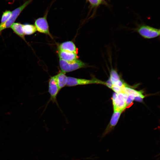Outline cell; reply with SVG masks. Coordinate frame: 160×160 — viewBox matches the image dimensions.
<instances>
[{
	"instance_id": "1",
	"label": "cell",
	"mask_w": 160,
	"mask_h": 160,
	"mask_svg": "<svg viewBox=\"0 0 160 160\" xmlns=\"http://www.w3.org/2000/svg\"><path fill=\"white\" fill-rule=\"evenodd\" d=\"M93 84H102L105 85V82L94 77H92V79H87L68 76V81L66 86L71 87Z\"/></svg>"
},
{
	"instance_id": "2",
	"label": "cell",
	"mask_w": 160,
	"mask_h": 160,
	"mask_svg": "<svg viewBox=\"0 0 160 160\" xmlns=\"http://www.w3.org/2000/svg\"><path fill=\"white\" fill-rule=\"evenodd\" d=\"M61 71L66 73L87 67V64L79 60L72 62H67L59 58Z\"/></svg>"
},
{
	"instance_id": "3",
	"label": "cell",
	"mask_w": 160,
	"mask_h": 160,
	"mask_svg": "<svg viewBox=\"0 0 160 160\" xmlns=\"http://www.w3.org/2000/svg\"><path fill=\"white\" fill-rule=\"evenodd\" d=\"M135 30L142 37L146 39L154 38L160 35L159 29L145 25H139Z\"/></svg>"
},
{
	"instance_id": "4",
	"label": "cell",
	"mask_w": 160,
	"mask_h": 160,
	"mask_svg": "<svg viewBox=\"0 0 160 160\" xmlns=\"http://www.w3.org/2000/svg\"><path fill=\"white\" fill-rule=\"evenodd\" d=\"M128 95L121 92L114 93L112 97L114 111L122 112L127 107L126 100Z\"/></svg>"
},
{
	"instance_id": "5",
	"label": "cell",
	"mask_w": 160,
	"mask_h": 160,
	"mask_svg": "<svg viewBox=\"0 0 160 160\" xmlns=\"http://www.w3.org/2000/svg\"><path fill=\"white\" fill-rule=\"evenodd\" d=\"M32 0H28L23 4L16 8L12 12V14L10 18L5 23L1 24V32L4 29L10 28L15 23V21L23 10L30 4Z\"/></svg>"
},
{
	"instance_id": "6",
	"label": "cell",
	"mask_w": 160,
	"mask_h": 160,
	"mask_svg": "<svg viewBox=\"0 0 160 160\" xmlns=\"http://www.w3.org/2000/svg\"><path fill=\"white\" fill-rule=\"evenodd\" d=\"M48 91L50 95L49 101L56 103L58 105L57 97L60 90L57 83L55 75L51 76L49 80Z\"/></svg>"
},
{
	"instance_id": "7",
	"label": "cell",
	"mask_w": 160,
	"mask_h": 160,
	"mask_svg": "<svg viewBox=\"0 0 160 160\" xmlns=\"http://www.w3.org/2000/svg\"><path fill=\"white\" fill-rule=\"evenodd\" d=\"M34 25L37 31L39 33L48 35L52 38L49 31V26L47 20V15L43 17L36 19L35 21Z\"/></svg>"
},
{
	"instance_id": "8",
	"label": "cell",
	"mask_w": 160,
	"mask_h": 160,
	"mask_svg": "<svg viewBox=\"0 0 160 160\" xmlns=\"http://www.w3.org/2000/svg\"><path fill=\"white\" fill-rule=\"evenodd\" d=\"M121 113L120 111H114L110 123L103 133L102 137H104L113 129L118 122Z\"/></svg>"
},
{
	"instance_id": "9",
	"label": "cell",
	"mask_w": 160,
	"mask_h": 160,
	"mask_svg": "<svg viewBox=\"0 0 160 160\" xmlns=\"http://www.w3.org/2000/svg\"><path fill=\"white\" fill-rule=\"evenodd\" d=\"M58 50L76 54L78 52V49L71 41H66L61 43L58 46Z\"/></svg>"
},
{
	"instance_id": "10",
	"label": "cell",
	"mask_w": 160,
	"mask_h": 160,
	"mask_svg": "<svg viewBox=\"0 0 160 160\" xmlns=\"http://www.w3.org/2000/svg\"><path fill=\"white\" fill-rule=\"evenodd\" d=\"M59 58L67 62H72L78 59L77 54L58 50Z\"/></svg>"
},
{
	"instance_id": "11",
	"label": "cell",
	"mask_w": 160,
	"mask_h": 160,
	"mask_svg": "<svg viewBox=\"0 0 160 160\" xmlns=\"http://www.w3.org/2000/svg\"><path fill=\"white\" fill-rule=\"evenodd\" d=\"M57 83L60 91L66 86L68 81V76L65 73L60 71L55 75Z\"/></svg>"
},
{
	"instance_id": "12",
	"label": "cell",
	"mask_w": 160,
	"mask_h": 160,
	"mask_svg": "<svg viewBox=\"0 0 160 160\" xmlns=\"http://www.w3.org/2000/svg\"><path fill=\"white\" fill-rule=\"evenodd\" d=\"M10 28L15 34L26 42L23 29V24L19 23H14Z\"/></svg>"
},
{
	"instance_id": "13",
	"label": "cell",
	"mask_w": 160,
	"mask_h": 160,
	"mask_svg": "<svg viewBox=\"0 0 160 160\" xmlns=\"http://www.w3.org/2000/svg\"><path fill=\"white\" fill-rule=\"evenodd\" d=\"M122 92L125 93L128 95H132L135 96V97H139L143 99L144 97L141 92L137 91L128 87H127V86L122 87Z\"/></svg>"
},
{
	"instance_id": "14",
	"label": "cell",
	"mask_w": 160,
	"mask_h": 160,
	"mask_svg": "<svg viewBox=\"0 0 160 160\" xmlns=\"http://www.w3.org/2000/svg\"><path fill=\"white\" fill-rule=\"evenodd\" d=\"M23 29L25 35L33 34L37 31L34 25L28 23L23 24Z\"/></svg>"
},
{
	"instance_id": "15",
	"label": "cell",
	"mask_w": 160,
	"mask_h": 160,
	"mask_svg": "<svg viewBox=\"0 0 160 160\" xmlns=\"http://www.w3.org/2000/svg\"><path fill=\"white\" fill-rule=\"evenodd\" d=\"M12 14V12L9 10L6 11L4 12L2 15L1 23L3 24L6 22L10 18Z\"/></svg>"
},
{
	"instance_id": "16",
	"label": "cell",
	"mask_w": 160,
	"mask_h": 160,
	"mask_svg": "<svg viewBox=\"0 0 160 160\" xmlns=\"http://www.w3.org/2000/svg\"><path fill=\"white\" fill-rule=\"evenodd\" d=\"M135 96L131 94H129L126 100L127 106L129 105L135 99Z\"/></svg>"
},
{
	"instance_id": "17",
	"label": "cell",
	"mask_w": 160,
	"mask_h": 160,
	"mask_svg": "<svg viewBox=\"0 0 160 160\" xmlns=\"http://www.w3.org/2000/svg\"><path fill=\"white\" fill-rule=\"evenodd\" d=\"M111 89L114 91L115 93H118L122 92V88H120L114 85H113Z\"/></svg>"
},
{
	"instance_id": "18",
	"label": "cell",
	"mask_w": 160,
	"mask_h": 160,
	"mask_svg": "<svg viewBox=\"0 0 160 160\" xmlns=\"http://www.w3.org/2000/svg\"><path fill=\"white\" fill-rule=\"evenodd\" d=\"M89 2L93 6H96L98 5L101 2L99 0H88Z\"/></svg>"
},
{
	"instance_id": "19",
	"label": "cell",
	"mask_w": 160,
	"mask_h": 160,
	"mask_svg": "<svg viewBox=\"0 0 160 160\" xmlns=\"http://www.w3.org/2000/svg\"><path fill=\"white\" fill-rule=\"evenodd\" d=\"M1 32V26H0V32Z\"/></svg>"
},
{
	"instance_id": "20",
	"label": "cell",
	"mask_w": 160,
	"mask_h": 160,
	"mask_svg": "<svg viewBox=\"0 0 160 160\" xmlns=\"http://www.w3.org/2000/svg\"><path fill=\"white\" fill-rule=\"evenodd\" d=\"M99 0L101 2V1H102L103 0Z\"/></svg>"
}]
</instances>
